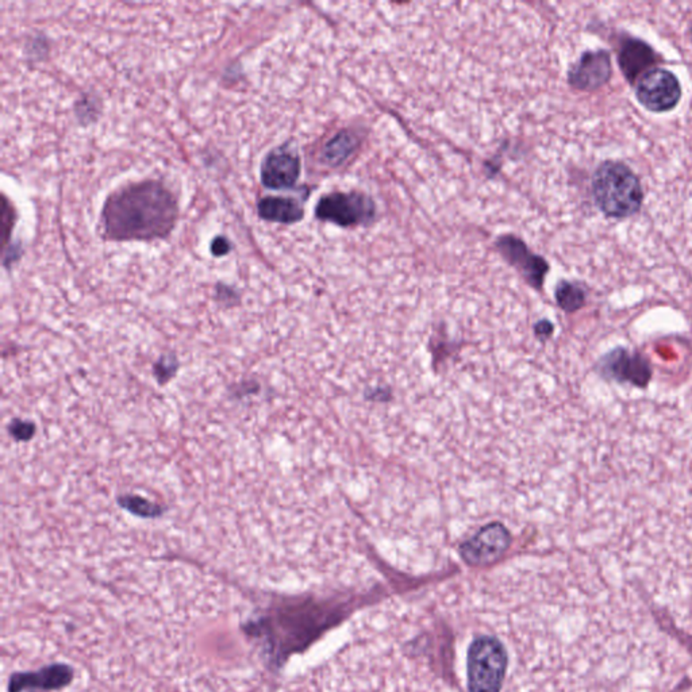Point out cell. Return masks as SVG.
Wrapping results in <instances>:
<instances>
[{"instance_id":"6da1fadb","label":"cell","mask_w":692,"mask_h":692,"mask_svg":"<svg viewBox=\"0 0 692 692\" xmlns=\"http://www.w3.org/2000/svg\"><path fill=\"white\" fill-rule=\"evenodd\" d=\"M178 206L165 187L155 181L133 184L108 198L103 230L111 240L161 239L173 229Z\"/></svg>"},{"instance_id":"7a4b0ae2","label":"cell","mask_w":692,"mask_h":692,"mask_svg":"<svg viewBox=\"0 0 692 692\" xmlns=\"http://www.w3.org/2000/svg\"><path fill=\"white\" fill-rule=\"evenodd\" d=\"M594 199L602 213L612 218L634 215L643 205L644 192L637 175L622 163L606 161L593 179Z\"/></svg>"},{"instance_id":"3957f363","label":"cell","mask_w":692,"mask_h":692,"mask_svg":"<svg viewBox=\"0 0 692 692\" xmlns=\"http://www.w3.org/2000/svg\"><path fill=\"white\" fill-rule=\"evenodd\" d=\"M509 654L493 636H479L467 649L466 678L468 692H502L509 671Z\"/></svg>"},{"instance_id":"277c9868","label":"cell","mask_w":692,"mask_h":692,"mask_svg":"<svg viewBox=\"0 0 692 692\" xmlns=\"http://www.w3.org/2000/svg\"><path fill=\"white\" fill-rule=\"evenodd\" d=\"M375 213L374 202L363 194H332L322 198L316 214L322 221L333 222L340 226H355L366 224Z\"/></svg>"},{"instance_id":"5b68a950","label":"cell","mask_w":692,"mask_h":692,"mask_svg":"<svg viewBox=\"0 0 692 692\" xmlns=\"http://www.w3.org/2000/svg\"><path fill=\"white\" fill-rule=\"evenodd\" d=\"M636 95L644 107L654 113H664L678 105L681 97V87L673 73L656 68L638 79Z\"/></svg>"},{"instance_id":"8992f818","label":"cell","mask_w":692,"mask_h":692,"mask_svg":"<svg viewBox=\"0 0 692 692\" xmlns=\"http://www.w3.org/2000/svg\"><path fill=\"white\" fill-rule=\"evenodd\" d=\"M509 546V532L502 525H488L461 546V556L472 565L490 564L503 556Z\"/></svg>"},{"instance_id":"52a82bcc","label":"cell","mask_w":692,"mask_h":692,"mask_svg":"<svg viewBox=\"0 0 692 692\" xmlns=\"http://www.w3.org/2000/svg\"><path fill=\"white\" fill-rule=\"evenodd\" d=\"M612 59L606 50L587 52L570 71V86L583 91L601 89L612 78Z\"/></svg>"},{"instance_id":"ba28073f","label":"cell","mask_w":692,"mask_h":692,"mask_svg":"<svg viewBox=\"0 0 692 692\" xmlns=\"http://www.w3.org/2000/svg\"><path fill=\"white\" fill-rule=\"evenodd\" d=\"M300 173V157L291 152L274 150L261 166V181L272 190L291 189Z\"/></svg>"},{"instance_id":"9c48e42d","label":"cell","mask_w":692,"mask_h":692,"mask_svg":"<svg viewBox=\"0 0 692 692\" xmlns=\"http://www.w3.org/2000/svg\"><path fill=\"white\" fill-rule=\"evenodd\" d=\"M499 249L501 252L514 264L518 269H521L524 272L527 279L535 285H541L544 276H545L546 271H548V264L541 257L533 255L524 242L519 241L518 239H512V237H506L502 239L498 242Z\"/></svg>"},{"instance_id":"30bf717a","label":"cell","mask_w":692,"mask_h":692,"mask_svg":"<svg viewBox=\"0 0 692 692\" xmlns=\"http://www.w3.org/2000/svg\"><path fill=\"white\" fill-rule=\"evenodd\" d=\"M654 62H656V53L641 39H626L618 55L620 71L630 83H634V80L654 64Z\"/></svg>"},{"instance_id":"8fae6325","label":"cell","mask_w":692,"mask_h":692,"mask_svg":"<svg viewBox=\"0 0 692 692\" xmlns=\"http://www.w3.org/2000/svg\"><path fill=\"white\" fill-rule=\"evenodd\" d=\"M258 214L266 221L295 224L303 218V208L290 198L268 197L258 203Z\"/></svg>"},{"instance_id":"7c38bea8","label":"cell","mask_w":692,"mask_h":692,"mask_svg":"<svg viewBox=\"0 0 692 692\" xmlns=\"http://www.w3.org/2000/svg\"><path fill=\"white\" fill-rule=\"evenodd\" d=\"M358 145V139L350 131H341L334 139L327 142L324 149V158L332 165H338L350 157Z\"/></svg>"},{"instance_id":"4fadbf2b","label":"cell","mask_w":692,"mask_h":692,"mask_svg":"<svg viewBox=\"0 0 692 692\" xmlns=\"http://www.w3.org/2000/svg\"><path fill=\"white\" fill-rule=\"evenodd\" d=\"M557 302L564 310L573 311L585 302V292L578 285L561 283L556 291Z\"/></svg>"},{"instance_id":"5bb4252c","label":"cell","mask_w":692,"mask_h":692,"mask_svg":"<svg viewBox=\"0 0 692 692\" xmlns=\"http://www.w3.org/2000/svg\"><path fill=\"white\" fill-rule=\"evenodd\" d=\"M120 502L126 509L139 515H149V517H152V515H156V512L160 511L158 507L153 506L149 502L144 501V499L141 498H137V496L121 498Z\"/></svg>"},{"instance_id":"9a60e30c","label":"cell","mask_w":692,"mask_h":692,"mask_svg":"<svg viewBox=\"0 0 692 692\" xmlns=\"http://www.w3.org/2000/svg\"><path fill=\"white\" fill-rule=\"evenodd\" d=\"M13 435L17 438H29L34 432V426L30 424H25V422H20L18 425H13Z\"/></svg>"},{"instance_id":"2e32d148","label":"cell","mask_w":692,"mask_h":692,"mask_svg":"<svg viewBox=\"0 0 692 692\" xmlns=\"http://www.w3.org/2000/svg\"><path fill=\"white\" fill-rule=\"evenodd\" d=\"M230 250V244L227 240H224V237H218V239L214 240L213 244H211V252H213L214 256H224L227 255V252Z\"/></svg>"},{"instance_id":"e0dca14e","label":"cell","mask_w":692,"mask_h":692,"mask_svg":"<svg viewBox=\"0 0 692 692\" xmlns=\"http://www.w3.org/2000/svg\"><path fill=\"white\" fill-rule=\"evenodd\" d=\"M691 34H692V28H691Z\"/></svg>"}]
</instances>
